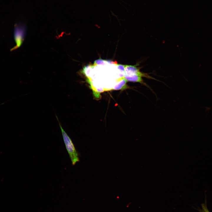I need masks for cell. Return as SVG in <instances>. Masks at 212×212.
<instances>
[{
  "label": "cell",
  "instance_id": "obj_1",
  "mask_svg": "<svg viewBox=\"0 0 212 212\" xmlns=\"http://www.w3.org/2000/svg\"><path fill=\"white\" fill-rule=\"evenodd\" d=\"M125 67L124 77L127 81L138 82L150 89L149 86L144 82L142 77H144L158 81L150 76L148 74L141 72L139 67H137L136 66L125 65Z\"/></svg>",
  "mask_w": 212,
  "mask_h": 212
},
{
  "label": "cell",
  "instance_id": "obj_2",
  "mask_svg": "<svg viewBox=\"0 0 212 212\" xmlns=\"http://www.w3.org/2000/svg\"><path fill=\"white\" fill-rule=\"evenodd\" d=\"M56 117L59 122L64 142L71 160L72 164L73 165H74L77 162L80 161L78 153L77 150L72 140L63 128L61 125L59 121L57 116H56Z\"/></svg>",
  "mask_w": 212,
  "mask_h": 212
},
{
  "label": "cell",
  "instance_id": "obj_3",
  "mask_svg": "<svg viewBox=\"0 0 212 212\" xmlns=\"http://www.w3.org/2000/svg\"><path fill=\"white\" fill-rule=\"evenodd\" d=\"M25 32V26L23 23H18L15 25L14 38L16 45L11 49V51L19 48L21 45L24 40Z\"/></svg>",
  "mask_w": 212,
  "mask_h": 212
},
{
  "label": "cell",
  "instance_id": "obj_4",
  "mask_svg": "<svg viewBox=\"0 0 212 212\" xmlns=\"http://www.w3.org/2000/svg\"><path fill=\"white\" fill-rule=\"evenodd\" d=\"M127 81L124 77H123L121 79L120 82L113 88V89L115 90L122 89L123 87H125Z\"/></svg>",
  "mask_w": 212,
  "mask_h": 212
},
{
  "label": "cell",
  "instance_id": "obj_5",
  "mask_svg": "<svg viewBox=\"0 0 212 212\" xmlns=\"http://www.w3.org/2000/svg\"><path fill=\"white\" fill-rule=\"evenodd\" d=\"M92 66H91L90 65H89L85 66V67L83 68V69L82 70V72L87 77L89 75L90 70V68Z\"/></svg>",
  "mask_w": 212,
  "mask_h": 212
},
{
  "label": "cell",
  "instance_id": "obj_6",
  "mask_svg": "<svg viewBox=\"0 0 212 212\" xmlns=\"http://www.w3.org/2000/svg\"><path fill=\"white\" fill-rule=\"evenodd\" d=\"M106 60L102 59H99L94 62V64L95 65H104L105 64Z\"/></svg>",
  "mask_w": 212,
  "mask_h": 212
},
{
  "label": "cell",
  "instance_id": "obj_7",
  "mask_svg": "<svg viewBox=\"0 0 212 212\" xmlns=\"http://www.w3.org/2000/svg\"><path fill=\"white\" fill-rule=\"evenodd\" d=\"M201 206L202 208L200 210V212H210L205 203L202 204Z\"/></svg>",
  "mask_w": 212,
  "mask_h": 212
},
{
  "label": "cell",
  "instance_id": "obj_8",
  "mask_svg": "<svg viewBox=\"0 0 212 212\" xmlns=\"http://www.w3.org/2000/svg\"><path fill=\"white\" fill-rule=\"evenodd\" d=\"M117 68L122 72L124 73L125 71V65L121 64H117Z\"/></svg>",
  "mask_w": 212,
  "mask_h": 212
},
{
  "label": "cell",
  "instance_id": "obj_9",
  "mask_svg": "<svg viewBox=\"0 0 212 212\" xmlns=\"http://www.w3.org/2000/svg\"><path fill=\"white\" fill-rule=\"evenodd\" d=\"M106 62L110 64H114L116 65H117V61H111V60H106Z\"/></svg>",
  "mask_w": 212,
  "mask_h": 212
}]
</instances>
